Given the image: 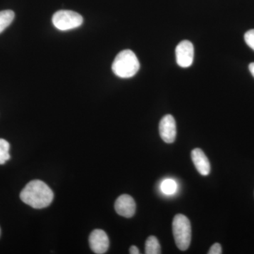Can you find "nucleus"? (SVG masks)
Returning <instances> with one entry per match:
<instances>
[{"label": "nucleus", "mask_w": 254, "mask_h": 254, "mask_svg": "<svg viewBox=\"0 0 254 254\" xmlns=\"http://www.w3.org/2000/svg\"><path fill=\"white\" fill-rule=\"evenodd\" d=\"M20 198L32 208L41 209L51 204L54 193L45 182L36 180L26 185L20 193Z\"/></svg>", "instance_id": "obj_1"}, {"label": "nucleus", "mask_w": 254, "mask_h": 254, "mask_svg": "<svg viewBox=\"0 0 254 254\" xmlns=\"http://www.w3.org/2000/svg\"><path fill=\"white\" fill-rule=\"evenodd\" d=\"M112 68L114 73L119 77L131 78L138 72L140 68V63L133 51L125 50L117 55Z\"/></svg>", "instance_id": "obj_2"}, {"label": "nucleus", "mask_w": 254, "mask_h": 254, "mask_svg": "<svg viewBox=\"0 0 254 254\" xmlns=\"http://www.w3.org/2000/svg\"><path fill=\"white\" fill-rule=\"evenodd\" d=\"M173 231L179 250H188L191 240V226L188 218L182 214L175 215L173 222Z\"/></svg>", "instance_id": "obj_3"}, {"label": "nucleus", "mask_w": 254, "mask_h": 254, "mask_svg": "<svg viewBox=\"0 0 254 254\" xmlns=\"http://www.w3.org/2000/svg\"><path fill=\"white\" fill-rule=\"evenodd\" d=\"M83 22L81 15L69 10H60L53 16V25L60 31L74 29L81 26Z\"/></svg>", "instance_id": "obj_4"}, {"label": "nucleus", "mask_w": 254, "mask_h": 254, "mask_svg": "<svg viewBox=\"0 0 254 254\" xmlns=\"http://www.w3.org/2000/svg\"><path fill=\"white\" fill-rule=\"evenodd\" d=\"M177 64L182 68L190 67L193 61L194 48L189 41H183L179 43L175 50Z\"/></svg>", "instance_id": "obj_5"}, {"label": "nucleus", "mask_w": 254, "mask_h": 254, "mask_svg": "<svg viewBox=\"0 0 254 254\" xmlns=\"http://www.w3.org/2000/svg\"><path fill=\"white\" fill-rule=\"evenodd\" d=\"M159 132L163 141L172 143L176 139L177 127L175 118L171 115L164 116L159 125Z\"/></svg>", "instance_id": "obj_6"}, {"label": "nucleus", "mask_w": 254, "mask_h": 254, "mask_svg": "<svg viewBox=\"0 0 254 254\" xmlns=\"http://www.w3.org/2000/svg\"><path fill=\"white\" fill-rule=\"evenodd\" d=\"M91 250L97 254L106 253L109 249L110 241L106 232L102 230H95L89 237Z\"/></svg>", "instance_id": "obj_7"}, {"label": "nucleus", "mask_w": 254, "mask_h": 254, "mask_svg": "<svg viewBox=\"0 0 254 254\" xmlns=\"http://www.w3.org/2000/svg\"><path fill=\"white\" fill-rule=\"evenodd\" d=\"M115 208L118 215L125 218H131L136 212V203L131 195L123 194L115 201Z\"/></svg>", "instance_id": "obj_8"}, {"label": "nucleus", "mask_w": 254, "mask_h": 254, "mask_svg": "<svg viewBox=\"0 0 254 254\" xmlns=\"http://www.w3.org/2000/svg\"><path fill=\"white\" fill-rule=\"evenodd\" d=\"M191 159L197 171L200 175L203 176L209 175L210 172V164L203 150L200 148H195L192 150Z\"/></svg>", "instance_id": "obj_9"}, {"label": "nucleus", "mask_w": 254, "mask_h": 254, "mask_svg": "<svg viewBox=\"0 0 254 254\" xmlns=\"http://www.w3.org/2000/svg\"><path fill=\"white\" fill-rule=\"evenodd\" d=\"M145 253L146 254H161V247L158 239L154 236H150L145 242Z\"/></svg>", "instance_id": "obj_10"}, {"label": "nucleus", "mask_w": 254, "mask_h": 254, "mask_svg": "<svg viewBox=\"0 0 254 254\" xmlns=\"http://www.w3.org/2000/svg\"><path fill=\"white\" fill-rule=\"evenodd\" d=\"M14 12L11 10L0 11V33L6 29L14 20Z\"/></svg>", "instance_id": "obj_11"}, {"label": "nucleus", "mask_w": 254, "mask_h": 254, "mask_svg": "<svg viewBox=\"0 0 254 254\" xmlns=\"http://www.w3.org/2000/svg\"><path fill=\"white\" fill-rule=\"evenodd\" d=\"M10 145L6 140L0 138V165H4L10 159Z\"/></svg>", "instance_id": "obj_12"}, {"label": "nucleus", "mask_w": 254, "mask_h": 254, "mask_svg": "<svg viewBox=\"0 0 254 254\" xmlns=\"http://www.w3.org/2000/svg\"><path fill=\"white\" fill-rule=\"evenodd\" d=\"M162 190L165 194H173L176 191V182L173 180H166L163 182L161 185Z\"/></svg>", "instance_id": "obj_13"}, {"label": "nucleus", "mask_w": 254, "mask_h": 254, "mask_svg": "<svg viewBox=\"0 0 254 254\" xmlns=\"http://www.w3.org/2000/svg\"><path fill=\"white\" fill-rule=\"evenodd\" d=\"M245 40L247 46L254 50V29L250 30L245 33Z\"/></svg>", "instance_id": "obj_14"}, {"label": "nucleus", "mask_w": 254, "mask_h": 254, "mask_svg": "<svg viewBox=\"0 0 254 254\" xmlns=\"http://www.w3.org/2000/svg\"><path fill=\"white\" fill-rule=\"evenodd\" d=\"M222 253V247L219 243L214 244L208 252V254H221Z\"/></svg>", "instance_id": "obj_15"}, {"label": "nucleus", "mask_w": 254, "mask_h": 254, "mask_svg": "<svg viewBox=\"0 0 254 254\" xmlns=\"http://www.w3.org/2000/svg\"><path fill=\"white\" fill-rule=\"evenodd\" d=\"M129 253L131 254H139L140 252L136 246H131V248L129 249Z\"/></svg>", "instance_id": "obj_16"}, {"label": "nucleus", "mask_w": 254, "mask_h": 254, "mask_svg": "<svg viewBox=\"0 0 254 254\" xmlns=\"http://www.w3.org/2000/svg\"><path fill=\"white\" fill-rule=\"evenodd\" d=\"M249 68H250V72L252 73V76L254 77V63H251L250 66H249Z\"/></svg>", "instance_id": "obj_17"}, {"label": "nucleus", "mask_w": 254, "mask_h": 254, "mask_svg": "<svg viewBox=\"0 0 254 254\" xmlns=\"http://www.w3.org/2000/svg\"><path fill=\"white\" fill-rule=\"evenodd\" d=\"M0 235H1V229H0Z\"/></svg>", "instance_id": "obj_18"}]
</instances>
